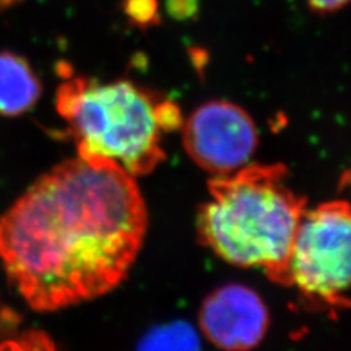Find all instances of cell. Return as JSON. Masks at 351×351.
<instances>
[{
	"label": "cell",
	"instance_id": "cell-7",
	"mask_svg": "<svg viewBox=\"0 0 351 351\" xmlns=\"http://www.w3.org/2000/svg\"><path fill=\"white\" fill-rule=\"evenodd\" d=\"M41 84L29 63L10 51H0V116L16 117L34 107Z\"/></svg>",
	"mask_w": 351,
	"mask_h": 351
},
{
	"label": "cell",
	"instance_id": "cell-8",
	"mask_svg": "<svg viewBox=\"0 0 351 351\" xmlns=\"http://www.w3.org/2000/svg\"><path fill=\"white\" fill-rule=\"evenodd\" d=\"M201 343L195 329L183 322H174L151 331L139 351H199Z\"/></svg>",
	"mask_w": 351,
	"mask_h": 351
},
{
	"label": "cell",
	"instance_id": "cell-4",
	"mask_svg": "<svg viewBox=\"0 0 351 351\" xmlns=\"http://www.w3.org/2000/svg\"><path fill=\"white\" fill-rule=\"evenodd\" d=\"M351 219L346 201L306 210L295 233L285 285L298 290L317 309L348 306Z\"/></svg>",
	"mask_w": 351,
	"mask_h": 351
},
{
	"label": "cell",
	"instance_id": "cell-1",
	"mask_svg": "<svg viewBox=\"0 0 351 351\" xmlns=\"http://www.w3.org/2000/svg\"><path fill=\"white\" fill-rule=\"evenodd\" d=\"M147 228L134 176L76 157L43 174L0 217V262L29 307L60 311L116 289Z\"/></svg>",
	"mask_w": 351,
	"mask_h": 351
},
{
	"label": "cell",
	"instance_id": "cell-11",
	"mask_svg": "<svg viewBox=\"0 0 351 351\" xmlns=\"http://www.w3.org/2000/svg\"><path fill=\"white\" fill-rule=\"evenodd\" d=\"M306 2L316 14H334L343 9L348 0H306Z\"/></svg>",
	"mask_w": 351,
	"mask_h": 351
},
{
	"label": "cell",
	"instance_id": "cell-2",
	"mask_svg": "<svg viewBox=\"0 0 351 351\" xmlns=\"http://www.w3.org/2000/svg\"><path fill=\"white\" fill-rule=\"evenodd\" d=\"M282 164H254L208 183L197 217L202 243L237 267L259 268L285 285L293 241L306 199L287 183Z\"/></svg>",
	"mask_w": 351,
	"mask_h": 351
},
{
	"label": "cell",
	"instance_id": "cell-6",
	"mask_svg": "<svg viewBox=\"0 0 351 351\" xmlns=\"http://www.w3.org/2000/svg\"><path fill=\"white\" fill-rule=\"evenodd\" d=\"M269 316L259 295L239 284L210 294L199 312V326L213 344L224 351H249L265 335Z\"/></svg>",
	"mask_w": 351,
	"mask_h": 351
},
{
	"label": "cell",
	"instance_id": "cell-3",
	"mask_svg": "<svg viewBox=\"0 0 351 351\" xmlns=\"http://www.w3.org/2000/svg\"><path fill=\"white\" fill-rule=\"evenodd\" d=\"M56 108L78 157L138 178L166 158L162 136L183 125L180 108L130 81L100 82L71 76L56 94Z\"/></svg>",
	"mask_w": 351,
	"mask_h": 351
},
{
	"label": "cell",
	"instance_id": "cell-10",
	"mask_svg": "<svg viewBox=\"0 0 351 351\" xmlns=\"http://www.w3.org/2000/svg\"><path fill=\"white\" fill-rule=\"evenodd\" d=\"M125 12L134 24L148 27L158 21L157 0H125Z\"/></svg>",
	"mask_w": 351,
	"mask_h": 351
},
{
	"label": "cell",
	"instance_id": "cell-12",
	"mask_svg": "<svg viewBox=\"0 0 351 351\" xmlns=\"http://www.w3.org/2000/svg\"><path fill=\"white\" fill-rule=\"evenodd\" d=\"M169 10L178 18L191 16L196 10V0H169Z\"/></svg>",
	"mask_w": 351,
	"mask_h": 351
},
{
	"label": "cell",
	"instance_id": "cell-9",
	"mask_svg": "<svg viewBox=\"0 0 351 351\" xmlns=\"http://www.w3.org/2000/svg\"><path fill=\"white\" fill-rule=\"evenodd\" d=\"M0 351H58V348L44 331L28 329L18 337L0 341Z\"/></svg>",
	"mask_w": 351,
	"mask_h": 351
},
{
	"label": "cell",
	"instance_id": "cell-5",
	"mask_svg": "<svg viewBox=\"0 0 351 351\" xmlns=\"http://www.w3.org/2000/svg\"><path fill=\"white\" fill-rule=\"evenodd\" d=\"M182 126L188 156L214 176H227L247 166L259 142L254 119L245 108L228 101L202 104Z\"/></svg>",
	"mask_w": 351,
	"mask_h": 351
}]
</instances>
